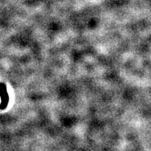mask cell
Masks as SVG:
<instances>
[{"label": "cell", "instance_id": "obj_1", "mask_svg": "<svg viewBox=\"0 0 151 151\" xmlns=\"http://www.w3.org/2000/svg\"><path fill=\"white\" fill-rule=\"evenodd\" d=\"M0 97L1 102L0 104V109H4L6 108L9 103V95L6 91V87L4 83H0Z\"/></svg>", "mask_w": 151, "mask_h": 151}]
</instances>
